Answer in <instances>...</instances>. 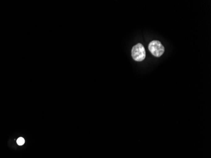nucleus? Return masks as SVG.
Here are the masks:
<instances>
[{
	"label": "nucleus",
	"mask_w": 211,
	"mask_h": 158,
	"mask_svg": "<svg viewBox=\"0 0 211 158\" xmlns=\"http://www.w3.org/2000/svg\"><path fill=\"white\" fill-rule=\"evenodd\" d=\"M132 56L137 62H142L146 58V50L144 46L138 43L134 46L132 49Z\"/></svg>",
	"instance_id": "f257e3e1"
},
{
	"label": "nucleus",
	"mask_w": 211,
	"mask_h": 158,
	"mask_svg": "<svg viewBox=\"0 0 211 158\" xmlns=\"http://www.w3.org/2000/svg\"><path fill=\"white\" fill-rule=\"evenodd\" d=\"M17 144L19 145V146H22L23 145V143H25V140L22 137H20L17 139Z\"/></svg>",
	"instance_id": "7ed1b4c3"
},
{
	"label": "nucleus",
	"mask_w": 211,
	"mask_h": 158,
	"mask_svg": "<svg viewBox=\"0 0 211 158\" xmlns=\"http://www.w3.org/2000/svg\"><path fill=\"white\" fill-rule=\"evenodd\" d=\"M150 52L156 57H160L164 52V48L158 41H152L149 45Z\"/></svg>",
	"instance_id": "f03ea898"
}]
</instances>
